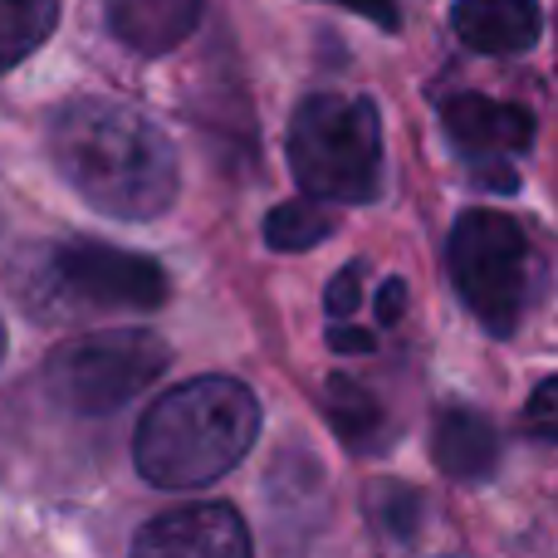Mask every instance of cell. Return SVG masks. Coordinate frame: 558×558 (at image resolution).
Wrapping results in <instances>:
<instances>
[{"instance_id":"6da1fadb","label":"cell","mask_w":558,"mask_h":558,"mask_svg":"<svg viewBox=\"0 0 558 558\" xmlns=\"http://www.w3.org/2000/svg\"><path fill=\"white\" fill-rule=\"evenodd\" d=\"M59 177L118 221H153L177 202V153L147 113L118 98H69L49 118Z\"/></svg>"},{"instance_id":"7a4b0ae2","label":"cell","mask_w":558,"mask_h":558,"mask_svg":"<svg viewBox=\"0 0 558 558\" xmlns=\"http://www.w3.org/2000/svg\"><path fill=\"white\" fill-rule=\"evenodd\" d=\"M260 436V402L235 377H192L143 412L133 436L137 475L157 490H202L245 461Z\"/></svg>"},{"instance_id":"3957f363","label":"cell","mask_w":558,"mask_h":558,"mask_svg":"<svg viewBox=\"0 0 558 558\" xmlns=\"http://www.w3.org/2000/svg\"><path fill=\"white\" fill-rule=\"evenodd\" d=\"M15 294L35 318L78 324L104 314H153L167 304V275L157 260L118 251L108 241L35 245L15 270Z\"/></svg>"},{"instance_id":"277c9868","label":"cell","mask_w":558,"mask_h":558,"mask_svg":"<svg viewBox=\"0 0 558 558\" xmlns=\"http://www.w3.org/2000/svg\"><path fill=\"white\" fill-rule=\"evenodd\" d=\"M294 182L318 202L367 206L383 192V123L373 98L308 94L289 123Z\"/></svg>"},{"instance_id":"5b68a950","label":"cell","mask_w":558,"mask_h":558,"mask_svg":"<svg viewBox=\"0 0 558 558\" xmlns=\"http://www.w3.org/2000/svg\"><path fill=\"white\" fill-rule=\"evenodd\" d=\"M172 353L147 328H98L59 343L45 357V383L74 416H108L143 397L167 373Z\"/></svg>"},{"instance_id":"8992f818","label":"cell","mask_w":558,"mask_h":558,"mask_svg":"<svg viewBox=\"0 0 558 558\" xmlns=\"http://www.w3.org/2000/svg\"><path fill=\"white\" fill-rule=\"evenodd\" d=\"M446 270L461 294V304L490 328L495 338H510L530 308V241L500 211H465L446 241Z\"/></svg>"},{"instance_id":"52a82bcc","label":"cell","mask_w":558,"mask_h":558,"mask_svg":"<svg viewBox=\"0 0 558 558\" xmlns=\"http://www.w3.org/2000/svg\"><path fill=\"white\" fill-rule=\"evenodd\" d=\"M441 128L451 147L475 167V177L500 192H514V157L530 153L534 143V118L520 104H500L485 94H456L441 104Z\"/></svg>"},{"instance_id":"ba28073f","label":"cell","mask_w":558,"mask_h":558,"mask_svg":"<svg viewBox=\"0 0 558 558\" xmlns=\"http://www.w3.org/2000/svg\"><path fill=\"white\" fill-rule=\"evenodd\" d=\"M137 554H186V558H245L251 530L231 505H182L157 514L133 539Z\"/></svg>"},{"instance_id":"9c48e42d","label":"cell","mask_w":558,"mask_h":558,"mask_svg":"<svg viewBox=\"0 0 558 558\" xmlns=\"http://www.w3.org/2000/svg\"><path fill=\"white\" fill-rule=\"evenodd\" d=\"M451 29L475 54H530L544 35L539 0H456Z\"/></svg>"},{"instance_id":"30bf717a","label":"cell","mask_w":558,"mask_h":558,"mask_svg":"<svg viewBox=\"0 0 558 558\" xmlns=\"http://www.w3.org/2000/svg\"><path fill=\"white\" fill-rule=\"evenodd\" d=\"M206 0H104L108 35L133 54H167L196 25H202Z\"/></svg>"},{"instance_id":"8fae6325","label":"cell","mask_w":558,"mask_h":558,"mask_svg":"<svg viewBox=\"0 0 558 558\" xmlns=\"http://www.w3.org/2000/svg\"><path fill=\"white\" fill-rule=\"evenodd\" d=\"M432 461L441 465V475L461 485L490 481L500 465V436H495L490 416L471 412V407H441L432 426Z\"/></svg>"},{"instance_id":"7c38bea8","label":"cell","mask_w":558,"mask_h":558,"mask_svg":"<svg viewBox=\"0 0 558 558\" xmlns=\"http://www.w3.org/2000/svg\"><path fill=\"white\" fill-rule=\"evenodd\" d=\"M324 412H328V422H333V432L348 441V451H387V436H392L387 412H383V402H377L373 392H363L357 383L328 377Z\"/></svg>"},{"instance_id":"4fadbf2b","label":"cell","mask_w":558,"mask_h":558,"mask_svg":"<svg viewBox=\"0 0 558 558\" xmlns=\"http://www.w3.org/2000/svg\"><path fill=\"white\" fill-rule=\"evenodd\" d=\"M59 25V0H0V74L25 64Z\"/></svg>"},{"instance_id":"5bb4252c","label":"cell","mask_w":558,"mask_h":558,"mask_svg":"<svg viewBox=\"0 0 558 558\" xmlns=\"http://www.w3.org/2000/svg\"><path fill=\"white\" fill-rule=\"evenodd\" d=\"M333 211H324V202H284L265 216V241L270 251H314L318 241L333 235Z\"/></svg>"},{"instance_id":"9a60e30c","label":"cell","mask_w":558,"mask_h":558,"mask_svg":"<svg viewBox=\"0 0 558 558\" xmlns=\"http://www.w3.org/2000/svg\"><path fill=\"white\" fill-rule=\"evenodd\" d=\"M363 265H343V270L333 275V284L324 289V308L328 318H353L357 308H363Z\"/></svg>"},{"instance_id":"2e32d148","label":"cell","mask_w":558,"mask_h":558,"mask_svg":"<svg viewBox=\"0 0 558 558\" xmlns=\"http://www.w3.org/2000/svg\"><path fill=\"white\" fill-rule=\"evenodd\" d=\"M558 383L554 377H544L539 387H534V402H530V412H524V432L534 436L539 446H549V441H558V422H554V412H558Z\"/></svg>"},{"instance_id":"e0dca14e","label":"cell","mask_w":558,"mask_h":558,"mask_svg":"<svg viewBox=\"0 0 558 558\" xmlns=\"http://www.w3.org/2000/svg\"><path fill=\"white\" fill-rule=\"evenodd\" d=\"M328 5H343V10H353V15L373 20L377 29H397V25H402V15H397V5H392V0H328Z\"/></svg>"},{"instance_id":"ac0fdd59","label":"cell","mask_w":558,"mask_h":558,"mask_svg":"<svg viewBox=\"0 0 558 558\" xmlns=\"http://www.w3.org/2000/svg\"><path fill=\"white\" fill-rule=\"evenodd\" d=\"M402 304H407V284L402 279H387L383 294H377V318H383V324H397V308Z\"/></svg>"},{"instance_id":"d6986e66","label":"cell","mask_w":558,"mask_h":558,"mask_svg":"<svg viewBox=\"0 0 558 558\" xmlns=\"http://www.w3.org/2000/svg\"><path fill=\"white\" fill-rule=\"evenodd\" d=\"M328 343H333L338 353H367V348H373V338H367V333H357V328L333 324V328H328Z\"/></svg>"},{"instance_id":"ffe728a7","label":"cell","mask_w":558,"mask_h":558,"mask_svg":"<svg viewBox=\"0 0 558 558\" xmlns=\"http://www.w3.org/2000/svg\"><path fill=\"white\" fill-rule=\"evenodd\" d=\"M0 357H5V324H0Z\"/></svg>"}]
</instances>
